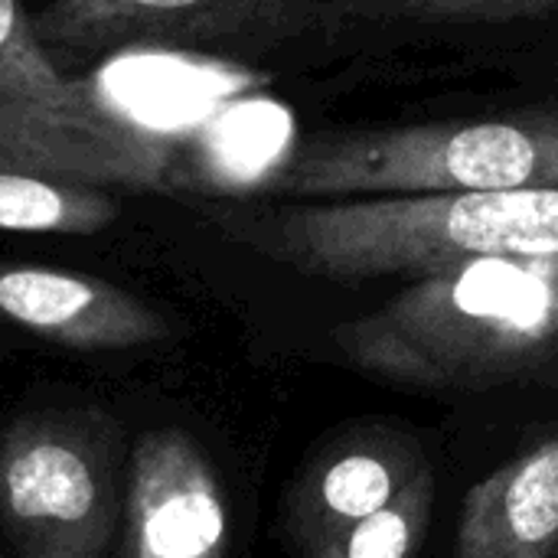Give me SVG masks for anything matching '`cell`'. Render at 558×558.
<instances>
[{"label":"cell","mask_w":558,"mask_h":558,"mask_svg":"<svg viewBox=\"0 0 558 558\" xmlns=\"http://www.w3.org/2000/svg\"><path fill=\"white\" fill-rule=\"evenodd\" d=\"M239 245L327 281L428 278L471 262L556 265L558 186L333 203H216Z\"/></svg>","instance_id":"obj_1"},{"label":"cell","mask_w":558,"mask_h":558,"mask_svg":"<svg viewBox=\"0 0 558 558\" xmlns=\"http://www.w3.org/2000/svg\"><path fill=\"white\" fill-rule=\"evenodd\" d=\"M556 265L471 262L418 278L343 324L337 350L373 379L471 389L533 369L558 337Z\"/></svg>","instance_id":"obj_2"},{"label":"cell","mask_w":558,"mask_h":558,"mask_svg":"<svg viewBox=\"0 0 558 558\" xmlns=\"http://www.w3.org/2000/svg\"><path fill=\"white\" fill-rule=\"evenodd\" d=\"M558 186V108L301 137L258 183L294 203Z\"/></svg>","instance_id":"obj_3"},{"label":"cell","mask_w":558,"mask_h":558,"mask_svg":"<svg viewBox=\"0 0 558 558\" xmlns=\"http://www.w3.org/2000/svg\"><path fill=\"white\" fill-rule=\"evenodd\" d=\"M0 523L20 558H101L114 523L108 428L33 415L0 445Z\"/></svg>","instance_id":"obj_4"},{"label":"cell","mask_w":558,"mask_h":558,"mask_svg":"<svg viewBox=\"0 0 558 558\" xmlns=\"http://www.w3.org/2000/svg\"><path fill=\"white\" fill-rule=\"evenodd\" d=\"M314 26V0H49L33 16V33L62 75L124 49L262 52Z\"/></svg>","instance_id":"obj_5"},{"label":"cell","mask_w":558,"mask_h":558,"mask_svg":"<svg viewBox=\"0 0 558 558\" xmlns=\"http://www.w3.org/2000/svg\"><path fill=\"white\" fill-rule=\"evenodd\" d=\"M0 147L85 183L137 170L105 108L52 65L23 0H0Z\"/></svg>","instance_id":"obj_6"},{"label":"cell","mask_w":558,"mask_h":558,"mask_svg":"<svg viewBox=\"0 0 558 558\" xmlns=\"http://www.w3.org/2000/svg\"><path fill=\"white\" fill-rule=\"evenodd\" d=\"M131 558H226L229 513L203 448L177 432H147L134 448L128 497Z\"/></svg>","instance_id":"obj_7"},{"label":"cell","mask_w":558,"mask_h":558,"mask_svg":"<svg viewBox=\"0 0 558 558\" xmlns=\"http://www.w3.org/2000/svg\"><path fill=\"white\" fill-rule=\"evenodd\" d=\"M0 311L20 327L75 350L137 347L167 333L163 320L128 291L56 268L0 271Z\"/></svg>","instance_id":"obj_8"},{"label":"cell","mask_w":558,"mask_h":558,"mask_svg":"<svg viewBox=\"0 0 558 558\" xmlns=\"http://www.w3.org/2000/svg\"><path fill=\"white\" fill-rule=\"evenodd\" d=\"M558 435L471 487L454 558H556Z\"/></svg>","instance_id":"obj_9"},{"label":"cell","mask_w":558,"mask_h":558,"mask_svg":"<svg viewBox=\"0 0 558 558\" xmlns=\"http://www.w3.org/2000/svg\"><path fill=\"white\" fill-rule=\"evenodd\" d=\"M428 464L399 435H360L317 461L291 504V533L304 553L389 507Z\"/></svg>","instance_id":"obj_10"},{"label":"cell","mask_w":558,"mask_h":558,"mask_svg":"<svg viewBox=\"0 0 558 558\" xmlns=\"http://www.w3.org/2000/svg\"><path fill=\"white\" fill-rule=\"evenodd\" d=\"M118 206L92 183L49 170L0 147V229L88 235L114 219Z\"/></svg>","instance_id":"obj_11"},{"label":"cell","mask_w":558,"mask_h":558,"mask_svg":"<svg viewBox=\"0 0 558 558\" xmlns=\"http://www.w3.org/2000/svg\"><path fill=\"white\" fill-rule=\"evenodd\" d=\"M432 507L435 481L432 468H425L389 507L363 517L304 558H415L432 523Z\"/></svg>","instance_id":"obj_12"},{"label":"cell","mask_w":558,"mask_h":558,"mask_svg":"<svg viewBox=\"0 0 558 558\" xmlns=\"http://www.w3.org/2000/svg\"><path fill=\"white\" fill-rule=\"evenodd\" d=\"M402 10L428 20H510L558 7V0H399Z\"/></svg>","instance_id":"obj_13"}]
</instances>
